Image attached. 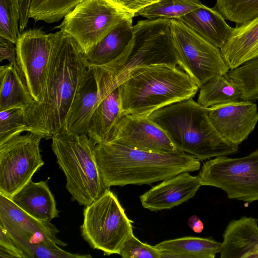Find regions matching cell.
Returning a JSON list of instances; mask_svg holds the SVG:
<instances>
[{"label": "cell", "mask_w": 258, "mask_h": 258, "mask_svg": "<svg viewBox=\"0 0 258 258\" xmlns=\"http://www.w3.org/2000/svg\"><path fill=\"white\" fill-rule=\"evenodd\" d=\"M133 19L116 25L86 55L90 65L101 66L115 62L122 71L133 44Z\"/></svg>", "instance_id": "cell-18"}, {"label": "cell", "mask_w": 258, "mask_h": 258, "mask_svg": "<svg viewBox=\"0 0 258 258\" xmlns=\"http://www.w3.org/2000/svg\"><path fill=\"white\" fill-rule=\"evenodd\" d=\"M0 224L15 240L52 247L65 246L58 239V229L50 222L39 221L30 216L12 201L0 195Z\"/></svg>", "instance_id": "cell-14"}, {"label": "cell", "mask_w": 258, "mask_h": 258, "mask_svg": "<svg viewBox=\"0 0 258 258\" xmlns=\"http://www.w3.org/2000/svg\"><path fill=\"white\" fill-rule=\"evenodd\" d=\"M0 257L26 258L7 229L0 224Z\"/></svg>", "instance_id": "cell-36"}, {"label": "cell", "mask_w": 258, "mask_h": 258, "mask_svg": "<svg viewBox=\"0 0 258 258\" xmlns=\"http://www.w3.org/2000/svg\"><path fill=\"white\" fill-rule=\"evenodd\" d=\"M241 92L227 74L215 76L200 88L197 102L202 106H212L241 100Z\"/></svg>", "instance_id": "cell-26"}, {"label": "cell", "mask_w": 258, "mask_h": 258, "mask_svg": "<svg viewBox=\"0 0 258 258\" xmlns=\"http://www.w3.org/2000/svg\"><path fill=\"white\" fill-rule=\"evenodd\" d=\"M24 132H28L24 110L14 109L0 111V145Z\"/></svg>", "instance_id": "cell-32"}, {"label": "cell", "mask_w": 258, "mask_h": 258, "mask_svg": "<svg viewBox=\"0 0 258 258\" xmlns=\"http://www.w3.org/2000/svg\"><path fill=\"white\" fill-rule=\"evenodd\" d=\"M201 186L199 175L182 172L163 180L140 199L143 207L151 211L169 209L192 198Z\"/></svg>", "instance_id": "cell-17"}, {"label": "cell", "mask_w": 258, "mask_h": 258, "mask_svg": "<svg viewBox=\"0 0 258 258\" xmlns=\"http://www.w3.org/2000/svg\"><path fill=\"white\" fill-rule=\"evenodd\" d=\"M20 19L18 0H0V37L16 43Z\"/></svg>", "instance_id": "cell-31"}, {"label": "cell", "mask_w": 258, "mask_h": 258, "mask_svg": "<svg viewBox=\"0 0 258 258\" xmlns=\"http://www.w3.org/2000/svg\"><path fill=\"white\" fill-rule=\"evenodd\" d=\"M51 139L52 151L66 178L67 189L79 205H90L108 188L97 164L96 144L85 134L63 132Z\"/></svg>", "instance_id": "cell-5"}, {"label": "cell", "mask_w": 258, "mask_h": 258, "mask_svg": "<svg viewBox=\"0 0 258 258\" xmlns=\"http://www.w3.org/2000/svg\"><path fill=\"white\" fill-rule=\"evenodd\" d=\"M159 0H151V4Z\"/></svg>", "instance_id": "cell-40"}, {"label": "cell", "mask_w": 258, "mask_h": 258, "mask_svg": "<svg viewBox=\"0 0 258 258\" xmlns=\"http://www.w3.org/2000/svg\"><path fill=\"white\" fill-rule=\"evenodd\" d=\"M44 138L28 132L0 145V195L11 199L44 165L40 143Z\"/></svg>", "instance_id": "cell-10"}, {"label": "cell", "mask_w": 258, "mask_h": 258, "mask_svg": "<svg viewBox=\"0 0 258 258\" xmlns=\"http://www.w3.org/2000/svg\"><path fill=\"white\" fill-rule=\"evenodd\" d=\"M48 34L52 48L43 99L25 111L28 132L47 139L63 132L71 108L91 73L86 55L71 36L61 30Z\"/></svg>", "instance_id": "cell-1"}, {"label": "cell", "mask_w": 258, "mask_h": 258, "mask_svg": "<svg viewBox=\"0 0 258 258\" xmlns=\"http://www.w3.org/2000/svg\"><path fill=\"white\" fill-rule=\"evenodd\" d=\"M133 17L115 0H83L55 28L71 36L87 55L116 25Z\"/></svg>", "instance_id": "cell-7"}, {"label": "cell", "mask_w": 258, "mask_h": 258, "mask_svg": "<svg viewBox=\"0 0 258 258\" xmlns=\"http://www.w3.org/2000/svg\"><path fill=\"white\" fill-rule=\"evenodd\" d=\"M134 42L125 64L118 75L120 83L134 69L165 64L179 66L170 19L141 20L133 26Z\"/></svg>", "instance_id": "cell-11"}, {"label": "cell", "mask_w": 258, "mask_h": 258, "mask_svg": "<svg viewBox=\"0 0 258 258\" xmlns=\"http://www.w3.org/2000/svg\"><path fill=\"white\" fill-rule=\"evenodd\" d=\"M92 74L101 89V94L89 121L87 135L98 144L108 141L122 112L119 70L110 64L97 66L93 68Z\"/></svg>", "instance_id": "cell-13"}, {"label": "cell", "mask_w": 258, "mask_h": 258, "mask_svg": "<svg viewBox=\"0 0 258 258\" xmlns=\"http://www.w3.org/2000/svg\"><path fill=\"white\" fill-rule=\"evenodd\" d=\"M200 0H159L135 14L147 19H178L201 6Z\"/></svg>", "instance_id": "cell-27"}, {"label": "cell", "mask_w": 258, "mask_h": 258, "mask_svg": "<svg viewBox=\"0 0 258 258\" xmlns=\"http://www.w3.org/2000/svg\"><path fill=\"white\" fill-rule=\"evenodd\" d=\"M5 59L8 60L17 75L26 85L25 77L17 61L16 44L0 37V62Z\"/></svg>", "instance_id": "cell-35"}, {"label": "cell", "mask_w": 258, "mask_h": 258, "mask_svg": "<svg viewBox=\"0 0 258 258\" xmlns=\"http://www.w3.org/2000/svg\"><path fill=\"white\" fill-rule=\"evenodd\" d=\"M227 74L240 89L241 100H258V58L230 70Z\"/></svg>", "instance_id": "cell-29"}, {"label": "cell", "mask_w": 258, "mask_h": 258, "mask_svg": "<svg viewBox=\"0 0 258 258\" xmlns=\"http://www.w3.org/2000/svg\"><path fill=\"white\" fill-rule=\"evenodd\" d=\"M83 0H30L29 19L51 24L59 22Z\"/></svg>", "instance_id": "cell-28"}, {"label": "cell", "mask_w": 258, "mask_h": 258, "mask_svg": "<svg viewBox=\"0 0 258 258\" xmlns=\"http://www.w3.org/2000/svg\"><path fill=\"white\" fill-rule=\"evenodd\" d=\"M81 235L91 247L105 255L119 254L133 233L128 219L116 195L107 188L96 200L85 206Z\"/></svg>", "instance_id": "cell-6"}, {"label": "cell", "mask_w": 258, "mask_h": 258, "mask_svg": "<svg viewBox=\"0 0 258 258\" xmlns=\"http://www.w3.org/2000/svg\"><path fill=\"white\" fill-rule=\"evenodd\" d=\"M221 258H258L257 220L244 216L229 222L223 234Z\"/></svg>", "instance_id": "cell-19"}, {"label": "cell", "mask_w": 258, "mask_h": 258, "mask_svg": "<svg viewBox=\"0 0 258 258\" xmlns=\"http://www.w3.org/2000/svg\"><path fill=\"white\" fill-rule=\"evenodd\" d=\"M187 224L192 231L196 233L201 232L204 229V224L197 216H191L188 220Z\"/></svg>", "instance_id": "cell-39"}, {"label": "cell", "mask_w": 258, "mask_h": 258, "mask_svg": "<svg viewBox=\"0 0 258 258\" xmlns=\"http://www.w3.org/2000/svg\"><path fill=\"white\" fill-rule=\"evenodd\" d=\"M148 117L168 135L179 151L199 160L235 154L238 146L222 139L212 125L208 108L192 98L158 109Z\"/></svg>", "instance_id": "cell-4"}, {"label": "cell", "mask_w": 258, "mask_h": 258, "mask_svg": "<svg viewBox=\"0 0 258 258\" xmlns=\"http://www.w3.org/2000/svg\"><path fill=\"white\" fill-rule=\"evenodd\" d=\"M12 202L35 219L50 222L58 216L54 197L46 181L30 180L11 199Z\"/></svg>", "instance_id": "cell-21"}, {"label": "cell", "mask_w": 258, "mask_h": 258, "mask_svg": "<svg viewBox=\"0 0 258 258\" xmlns=\"http://www.w3.org/2000/svg\"><path fill=\"white\" fill-rule=\"evenodd\" d=\"M198 175L202 185L220 188L229 199L247 203L258 201V149L243 157L210 159Z\"/></svg>", "instance_id": "cell-8"}, {"label": "cell", "mask_w": 258, "mask_h": 258, "mask_svg": "<svg viewBox=\"0 0 258 258\" xmlns=\"http://www.w3.org/2000/svg\"><path fill=\"white\" fill-rule=\"evenodd\" d=\"M20 6V19L19 29L22 32L27 27L28 21V12L30 0H18Z\"/></svg>", "instance_id": "cell-38"}, {"label": "cell", "mask_w": 258, "mask_h": 258, "mask_svg": "<svg viewBox=\"0 0 258 258\" xmlns=\"http://www.w3.org/2000/svg\"><path fill=\"white\" fill-rule=\"evenodd\" d=\"M123 114L148 117L166 106L192 98L199 87L184 71L165 64L133 70L120 83Z\"/></svg>", "instance_id": "cell-3"}, {"label": "cell", "mask_w": 258, "mask_h": 258, "mask_svg": "<svg viewBox=\"0 0 258 258\" xmlns=\"http://www.w3.org/2000/svg\"><path fill=\"white\" fill-rule=\"evenodd\" d=\"M97 164L104 184H151L185 172L200 169V160L178 151L164 153L130 148L108 142L96 144Z\"/></svg>", "instance_id": "cell-2"}, {"label": "cell", "mask_w": 258, "mask_h": 258, "mask_svg": "<svg viewBox=\"0 0 258 258\" xmlns=\"http://www.w3.org/2000/svg\"><path fill=\"white\" fill-rule=\"evenodd\" d=\"M108 142L149 152L171 153L179 151L166 133L148 117L123 114L112 131Z\"/></svg>", "instance_id": "cell-15"}, {"label": "cell", "mask_w": 258, "mask_h": 258, "mask_svg": "<svg viewBox=\"0 0 258 258\" xmlns=\"http://www.w3.org/2000/svg\"><path fill=\"white\" fill-rule=\"evenodd\" d=\"M213 8L236 25L258 16V0H216Z\"/></svg>", "instance_id": "cell-30"}, {"label": "cell", "mask_w": 258, "mask_h": 258, "mask_svg": "<svg viewBox=\"0 0 258 258\" xmlns=\"http://www.w3.org/2000/svg\"><path fill=\"white\" fill-rule=\"evenodd\" d=\"M14 241L19 248L24 252L26 258L92 257L90 254H80L67 251L61 248L59 246L52 247L43 244H31L22 241L15 240Z\"/></svg>", "instance_id": "cell-33"}, {"label": "cell", "mask_w": 258, "mask_h": 258, "mask_svg": "<svg viewBox=\"0 0 258 258\" xmlns=\"http://www.w3.org/2000/svg\"><path fill=\"white\" fill-rule=\"evenodd\" d=\"M174 47L180 68L199 88L230 70L220 49L197 34L180 21L170 19Z\"/></svg>", "instance_id": "cell-9"}, {"label": "cell", "mask_w": 258, "mask_h": 258, "mask_svg": "<svg viewBox=\"0 0 258 258\" xmlns=\"http://www.w3.org/2000/svg\"><path fill=\"white\" fill-rule=\"evenodd\" d=\"M163 257L214 258L220 253L221 242L213 239L186 236L165 240L155 245Z\"/></svg>", "instance_id": "cell-24"}, {"label": "cell", "mask_w": 258, "mask_h": 258, "mask_svg": "<svg viewBox=\"0 0 258 258\" xmlns=\"http://www.w3.org/2000/svg\"><path fill=\"white\" fill-rule=\"evenodd\" d=\"M119 255L123 258H163L161 250L155 246L141 242L133 233L125 241Z\"/></svg>", "instance_id": "cell-34"}, {"label": "cell", "mask_w": 258, "mask_h": 258, "mask_svg": "<svg viewBox=\"0 0 258 258\" xmlns=\"http://www.w3.org/2000/svg\"><path fill=\"white\" fill-rule=\"evenodd\" d=\"M100 98L101 92L91 73L71 108L63 132L87 134L89 121Z\"/></svg>", "instance_id": "cell-23"}, {"label": "cell", "mask_w": 258, "mask_h": 258, "mask_svg": "<svg viewBox=\"0 0 258 258\" xmlns=\"http://www.w3.org/2000/svg\"><path fill=\"white\" fill-rule=\"evenodd\" d=\"M16 46L17 61L29 92L35 102L40 103L51 53L49 34L40 28L25 30L19 34Z\"/></svg>", "instance_id": "cell-12"}, {"label": "cell", "mask_w": 258, "mask_h": 258, "mask_svg": "<svg viewBox=\"0 0 258 258\" xmlns=\"http://www.w3.org/2000/svg\"><path fill=\"white\" fill-rule=\"evenodd\" d=\"M0 111L22 109L25 111L35 102L26 85L9 64L0 67Z\"/></svg>", "instance_id": "cell-25"}, {"label": "cell", "mask_w": 258, "mask_h": 258, "mask_svg": "<svg viewBox=\"0 0 258 258\" xmlns=\"http://www.w3.org/2000/svg\"><path fill=\"white\" fill-rule=\"evenodd\" d=\"M134 17L136 13L151 4V0H115Z\"/></svg>", "instance_id": "cell-37"}, {"label": "cell", "mask_w": 258, "mask_h": 258, "mask_svg": "<svg viewBox=\"0 0 258 258\" xmlns=\"http://www.w3.org/2000/svg\"><path fill=\"white\" fill-rule=\"evenodd\" d=\"M176 20L220 49L227 42L233 30L219 12L203 4Z\"/></svg>", "instance_id": "cell-22"}, {"label": "cell", "mask_w": 258, "mask_h": 258, "mask_svg": "<svg viewBox=\"0 0 258 258\" xmlns=\"http://www.w3.org/2000/svg\"><path fill=\"white\" fill-rule=\"evenodd\" d=\"M208 115L220 136L238 146L248 138L258 122L257 105L248 100L212 106L208 108Z\"/></svg>", "instance_id": "cell-16"}, {"label": "cell", "mask_w": 258, "mask_h": 258, "mask_svg": "<svg viewBox=\"0 0 258 258\" xmlns=\"http://www.w3.org/2000/svg\"><path fill=\"white\" fill-rule=\"evenodd\" d=\"M220 50L230 70L258 58V16L233 28Z\"/></svg>", "instance_id": "cell-20"}]
</instances>
